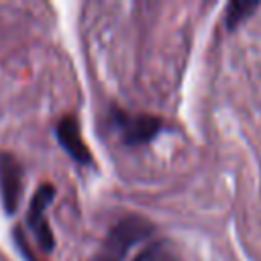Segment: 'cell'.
Wrapping results in <instances>:
<instances>
[{"instance_id": "obj_2", "label": "cell", "mask_w": 261, "mask_h": 261, "mask_svg": "<svg viewBox=\"0 0 261 261\" xmlns=\"http://www.w3.org/2000/svg\"><path fill=\"white\" fill-rule=\"evenodd\" d=\"M112 126L120 133V141L126 147H139L151 143L161 133V118L153 114H128L118 108H112L110 112Z\"/></svg>"}, {"instance_id": "obj_8", "label": "cell", "mask_w": 261, "mask_h": 261, "mask_svg": "<svg viewBox=\"0 0 261 261\" xmlns=\"http://www.w3.org/2000/svg\"><path fill=\"white\" fill-rule=\"evenodd\" d=\"M14 241L18 243V249L22 251V255L27 257V261H37V259H35V257H33V255L27 251V239L22 237V230H20V226H16V228H14Z\"/></svg>"}, {"instance_id": "obj_1", "label": "cell", "mask_w": 261, "mask_h": 261, "mask_svg": "<svg viewBox=\"0 0 261 261\" xmlns=\"http://www.w3.org/2000/svg\"><path fill=\"white\" fill-rule=\"evenodd\" d=\"M153 230H155V226L151 224V220H147L141 214L122 216L108 230L98 253L94 255V261H124L130 247L149 239L153 234Z\"/></svg>"}, {"instance_id": "obj_6", "label": "cell", "mask_w": 261, "mask_h": 261, "mask_svg": "<svg viewBox=\"0 0 261 261\" xmlns=\"http://www.w3.org/2000/svg\"><path fill=\"white\" fill-rule=\"evenodd\" d=\"M257 8H259V2H251V0H232V2H228L226 10H224V24H226V29L228 31L237 29L249 16H253V12Z\"/></svg>"}, {"instance_id": "obj_3", "label": "cell", "mask_w": 261, "mask_h": 261, "mask_svg": "<svg viewBox=\"0 0 261 261\" xmlns=\"http://www.w3.org/2000/svg\"><path fill=\"white\" fill-rule=\"evenodd\" d=\"M53 198H55V186L41 184L37 188V192L33 194V198L29 202V210H27V224H29L39 249L45 253H51L55 247V237H53L51 226L45 218V210L53 202Z\"/></svg>"}, {"instance_id": "obj_7", "label": "cell", "mask_w": 261, "mask_h": 261, "mask_svg": "<svg viewBox=\"0 0 261 261\" xmlns=\"http://www.w3.org/2000/svg\"><path fill=\"white\" fill-rule=\"evenodd\" d=\"M133 261H177L173 247L165 241H155L135 255Z\"/></svg>"}, {"instance_id": "obj_4", "label": "cell", "mask_w": 261, "mask_h": 261, "mask_svg": "<svg viewBox=\"0 0 261 261\" xmlns=\"http://www.w3.org/2000/svg\"><path fill=\"white\" fill-rule=\"evenodd\" d=\"M24 188V171L20 161L8 153L0 151V202L6 214H14Z\"/></svg>"}, {"instance_id": "obj_5", "label": "cell", "mask_w": 261, "mask_h": 261, "mask_svg": "<svg viewBox=\"0 0 261 261\" xmlns=\"http://www.w3.org/2000/svg\"><path fill=\"white\" fill-rule=\"evenodd\" d=\"M55 137L61 145V149L80 165H92V153L88 149V145L84 143L82 135H80V124L75 120V116H61L55 124Z\"/></svg>"}]
</instances>
